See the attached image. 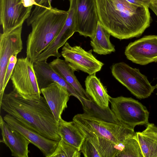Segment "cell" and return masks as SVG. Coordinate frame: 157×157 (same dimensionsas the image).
<instances>
[{
    "instance_id": "6da1fadb",
    "label": "cell",
    "mask_w": 157,
    "mask_h": 157,
    "mask_svg": "<svg viewBox=\"0 0 157 157\" xmlns=\"http://www.w3.org/2000/svg\"><path fill=\"white\" fill-rule=\"evenodd\" d=\"M99 20L111 35L120 40L141 36L150 25L149 8L127 0H95Z\"/></svg>"
},
{
    "instance_id": "7a4b0ae2",
    "label": "cell",
    "mask_w": 157,
    "mask_h": 157,
    "mask_svg": "<svg viewBox=\"0 0 157 157\" xmlns=\"http://www.w3.org/2000/svg\"><path fill=\"white\" fill-rule=\"evenodd\" d=\"M0 103L2 109L27 127L51 140L61 139L58 123L44 97L26 99L13 90L4 94Z\"/></svg>"
},
{
    "instance_id": "3957f363",
    "label": "cell",
    "mask_w": 157,
    "mask_h": 157,
    "mask_svg": "<svg viewBox=\"0 0 157 157\" xmlns=\"http://www.w3.org/2000/svg\"><path fill=\"white\" fill-rule=\"evenodd\" d=\"M68 11L43 6H36L27 19L32 30L26 41V57L33 62L58 36L65 23Z\"/></svg>"
},
{
    "instance_id": "277c9868",
    "label": "cell",
    "mask_w": 157,
    "mask_h": 157,
    "mask_svg": "<svg viewBox=\"0 0 157 157\" xmlns=\"http://www.w3.org/2000/svg\"><path fill=\"white\" fill-rule=\"evenodd\" d=\"M85 111L76 115L72 119L85 137L94 136L104 138L118 145L120 149L128 138L136 133L134 129L119 121L115 116L103 118L91 111Z\"/></svg>"
},
{
    "instance_id": "5b68a950",
    "label": "cell",
    "mask_w": 157,
    "mask_h": 157,
    "mask_svg": "<svg viewBox=\"0 0 157 157\" xmlns=\"http://www.w3.org/2000/svg\"><path fill=\"white\" fill-rule=\"evenodd\" d=\"M33 64L27 57L18 59L10 78L13 90L26 99L39 100L41 97Z\"/></svg>"
},
{
    "instance_id": "8992f818",
    "label": "cell",
    "mask_w": 157,
    "mask_h": 157,
    "mask_svg": "<svg viewBox=\"0 0 157 157\" xmlns=\"http://www.w3.org/2000/svg\"><path fill=\"white\" fill-rule=\"evenodd\" d=\"M111 110L121 123L134 129L138 125L148 123L149 112L140 102L132 98L110 97Z\"/></svg>"
},
{
    "instance_id": "52a82bcc",
    "label": "cell",
    "mask_w": 157,
    "mask_h": 157,
    "mask_svg": "<svg viewBox=\"0 0 157 157\" xmlns=\"http://www.w3.org/2000/svg\"><path fill=\"white\" fill-rule=\"evenodd\" d=\"M111 70L113 77L139 99L149 97L155 88L139 69L133 68L124 62L113 64Z\"/></svg>"
},
{
    "instance_id": "ba28073f",
    "label": "cell",
    "mask_w": 157,
    "mask_h": 157,
    "mask_svg": "<svg viewBox=\"0 0 157 157\" xmlns=\"http://www.w3.org/2000/svg\"><path fill=\"white\" fill-rule=\"evenodd\" d=\"M92 51H86L80 46H71L67 42L61 55L75 71L80 70L90 75L100 71L104 65L93 55Z\"/></svg>"
},
{
    "instance_id": "9c48e42d",
    "label": "cell",
    "mask_w": 157,
    "mask_h": 157,
    "mask_svg": "<svg viewBox=\"0 0 157 157\" xmlns=\"http://www.w3.org/2000/svg\"><path fill=\"white\" fill-rule=\"evenodd\" d=\"M22 25L3 32L0 36V101L3 95L2 89L5 72L9 59L17 55L23 49L21 39Z\"/></svg>"
},
{
    "instance_id": "30bf717a",
    "label": "cell",
    "mask_w": 157,
    "mask_h": 157,
    "mask_svg": "<svg viewBox=\"0 0 157 157\" xmlns=\"http://www.w3.org/2000/svg\"><path fill=\"white\" fill-rule=\"evenodd\" d=\"M124 54L128 59L140 65L157 62V35L145 36L130 42Z\"/></svg>"
},
{
    "instance_id": "8fae6325",
    "label": "cell",
    "mask_w": 157,
    "mask_h": 157,
    "mask_svg": "<svg viewBox=\"0 0 157 157\" xmlns=\"http://www.w3.org/2000/svg\"><path fill=\"white\" fill-rule=\"evenodd\" d=\"M33 6L26 7L21 0H0V24L3 32L20 25L29 16Z\"/></svg>"
},
{
    "instance_id": "7c38bea8",
    "label": "cell",
    "mask_w": 157,
    "mask_h": 157,
    "mask_svg": "<svg viewBox=\"0 0 157 157\" xmlns=\"http://www.w3.org/2000/svg\"><path fill=\"white\" fill-rule=\"evenodd\" d=\"M99 21L95 0H78L76 32L91 39Z\"/></svg>"
},
{
    "instance_id": "4fadbf2b",
    "label": "cell",
    "mask_w": 157,
    "mask_h": 157,
    "mask_svg": "<svg viewBox=\"0 0 157 157\" xmlns=\"http://www.w3.org/2000/svg\"><path fill=\"white\" fill-rule=\"evenodd\" d=\"M3 118L11 127L18 131L30 143L38 148L45 157H51L57 147L59 141L51 140L40 135L8 114H6Z\"/></svg>"
},
{
    "instance_id": "5bb4252c",
    "label": "cell",
    "mask_w": 157,
    "mask_h": 157,
    "mask_svg": "<svg viewBox=\"0 0 157 157\" xmlns=\"http://www.w3.org/2000/svg\"><path fill=\"white\" fill-rule=\"evenodd\" d=\"M0 127L2 139L0 142L5 144L10 150L12 156L15 157H28L29 141L18 131L13 128L1 115Z\"/></svg>"
},
{
    "instance_id": "9a60e30c",
    "label": "cell",
    "mask_w": 157,
    "mask_h": 157,
    "mask_svg": "<svg viewBox=\"0 0 157 157\" xmlns=\"http://www.w3.org/2000/svg\"><path fill=\"white\" fill-rule=\"evenodd\" d=\"M118 145L102 137L85 136L81 148L85 157H116L120 151Z\"/></svg>"
},
{
    "instance_id": "2e32d148",
    "label": "cell",
    "mask_w": 157,
    "mask_h": 157,
    "mask_svg": "<svg viewBox=\"0 0 157 157\" xmlns=\"http://www.w3.org/2000/svg\"><path fill=\"white\" fill-rule=\"evenodd\" d=\"M69 1L68 15L64 25L58 36L46 50V53L51 56L59 57L61 55L59 52V49L76 32L78 0Z\"/></svg>"
},
{
    "instance_id": "e0dca14e",
    "label": "cell",
    "mask_w": 157,
    "mask_h": 157,
    "mask_svg": "<svg viewBox=\"0 0 157 157\" xmlns=\"http://www.w3.org/2000/svg\"><path fill=\"white\" fill-rule=\"evenodd\" d=\"M41 93L58 123L62 114L66 108L71 95L67 90L56 82L40 90Z\"/></svg>"
},
{
    "instance_id": "ac0fdd59",
    "label": "cell",
    "mask_w": 157,
    "mask_h": 157,
    "mask_svg": "<svg viewBox=\"0 0 157 157\" xmlns=\"http://www.w3.org/2000/svg\"><path fill=\"white\" fill-rule=\"evenodd\" d=\"M54 70L77 91L83 99L82 105L88 100H92L91 97L83 88L74 74L75 70L65 60L59 58L54 59L50 63Z\"/></svg>"
},
{
    "instance_id": "d6986e66",
    "label": "cell",
    "mask_w": 157,
    "mask_h": 157,
    "mask_svg": "<svg viewBox=\"0 0 157 157\" xmlns=\"http://www.w3.org/2000/svg\"><path fill=\"white\" fill-rule=\"evenodd\" d=\"M85 82V90L94 103L101 108H109L110 96L108 94L106 88L96 76V74L89 75Z\"/></svg>"
},
{
    "instance_id": "ffe728a7",
    "label": "cell",
    "mask_w": 157,
    "mask_h": 157,
    "mask_svg": "<svg viewBox=\"0 0 157 157\" xmlns=\"http://www.w3.org/2000/svg\"><path fill=\"white\" fill-rule=\"evenodd\" d=\"M58 131L61 138L81 151L85 137L73 121L67 122L62 119L58 122Z\"/></svg>"
},
{
    "instance_id": "44dd1931",
    "label": "cell",
    "mask_w": 157,
    "mask_h": 157,
    "mask_svg": "<svg viewBox=\"0 0 157 157\" xmlns=\"http://www.w3.org/2000/svg\"><path fill=\"white\" fill-rule=\"evenodd\" d=\"M110 35L99 21L95 34L90 42L93 51L100 55H106L115 52V47L110 40Z\"/></svg>"
},
{
    "instance_id": "7402d4cb",
    "label": "cell",
    "mask_w": 157,
    "mask_h": 157,
    "mask_svg": "<svg viewBox=\"0 0 157 157\" xmlns=\"http://www.w3.org/2000/svg\"><path fill=\"white\" fill-rule=\"evenodd\" d=\"M47 61H36L33 64L34 69L40 90L52 82L57 83L61 77Z\"/></svg>"
},
{
    "instance_id": "603a6c76",
    "label": "cell",
    "mask_w": 157,
    "mask_h": 157,
    "mask_svg": "<svg viewBox=\"0 0 157 157\" xmlns=\"http://www.w3.org/2000/svg\"><path fill=\"white\" fill-rule=\"evenodd\" d=\"M136 133L143 157H157V139L142 132Z\"/></svg>"
},
{
    "instance_id": "cb8c5ba5",
    "label": "cell",
    "mask_w": 157,
    "mask_h": 157,
    "mask_svg": "<svg viewBox=\"0 0 157 157\" xmlns=\"http://www.w3.org/2000/svg\"><path fill=\"white\" fill-rule=\"evenodd\" d=\"M116 157H143L136 135L128 138L123 143Z\"/></svg>"
},
{
    "instance_id": "d4e9b609",
    "label": "cell",
    "mask_w": 157,
    "mask_h": 157,
    "mask_svg": "<svg viewBox=\"0 0 157 157\" xmlns=\"http://www.w3.org/2000/svg\"><path fill=\"white\" fill-rule=\"evenodd\" d=\"M81 152L78 148L61 138L51 157H80L81 155Z\"/></svg>"
},
{
    "instance_id": "484cf974",
    "label": "cell",
    "mask_w": 157,
    "mask_h": 157,
    "mask_svg": "<svg viewBox=\"0 0 157 157\" xmlns=\"http://www.w3.org/2000/svg\"><path fill=\"white\" fill-rule=\"evenodd\" d=\"M17 55L11 56L9 59L7 67L6 69L4 76V83L2 89V94L3 95L4 92L7 84L10 79L15 66L17 61Z\"/></svg>"
},
{
    "instance_id": "4316f807",
    "label": "cell",
    "mask_w": 157,
    "mask_h": 157,
    "mask_svg": "<svg viewBox=\"0 0 157 157\" xmlns=\"http://www.w3.org/2000/svg\"><path fill=\"white\" fill-rule=\"evenodd\" d=\"M146 128L142 132L157 139V126L153 123H148Z\"/></svg>"
},
{
    "instance_id": "83f0119b",
    "label": "cell",
    "mask_w": 157,
    "mask_h": 157,
    "mask_svg": "<svg viewBox=\"0 0 157 157\" xmlns=\"http://www.w3.org/2000/svg\"><path fill=\"white\" fill-rule=\"evenodd\" d=\"M22 3L24 6L26 7H28L33 6H41L36 3L35 0H21Z\"/></svg>"
},
{
    "instance_id": "f1b7e54d",
    "label": "cell",
    "mask_w": 157,
    "mask_h": 157,
    "mask_svg": "<svg viewBox=\"0 0 157 157\" xmlns=\"http://www.w3.org/2000/svg\"><path fill=\"white\" fill-rule=\"evenodd\" d=\"M150 8L157 17V0H152L148 6Z\"/></svg>"
},
{
    "instance_id": "f546056e",
    "label": "cell",
    "mask_w": 157,
    "mask_h": 157,
    "mask_svg": "<svg viewBox=\"0 0 157 157\" xmlns=\"http://www.w3.org/2000/svg\"><path fill=\"white\" fill-rule=\"evenodd\" d=\"M35 1L37 3L41 6H48V0H35Z\"/></svg>"
},
{
    "instance_id": "4dcf8cb0",
    "label": "cell",
    "mask_w": 157,
    "mask_h": 157,
    "mask_svg": "<svg viewBox=\"0 0 157 157\" xmlns=\"http://www.w3.org/2000/svg\"><path fill=\"white\" fill-rule=\"evenodd\" d=\"M129 2L140 6H144L143 4L136 0H127Z\"/></svg>"
},
{
    "instance_id": "1f68e13d",
    "label": "cell",
    "mask_w": 157,
    "mask_h": 157,
    "mask_svg": "<svg viewBox=\"0 0 157 157\" xmlns=\"http://www.w3.org/2000/svg\"><path fill=\"white\" fill-rule=\"evenodd\" d=\"M141 2L144 6L148 7V6L152 0H136Z\"/></svg>"
},
{
    "instance_id": "d6a6232c",
    "label": "cell",
    "mask_w": 157,
    "mask_h": 157,
    "mask_svg": "<svg viewBox=\"0 0 157 157\" xmlns=\"http://www.w3.org/2000/svg\"><path fill=\"white\" fill-rule=\"evenodd\" d=\"M52 0H48L47 6L49 7H52L51 5V2Z\"/></svg>"
},
{
    "instance_id": "836d02e7",
    "label": "cell",
    "mask_w": 157,
    "mask_h": 157,
    "mask_svg": "<svg viewBox=\"0 0 157 157\" xmlns=\"http://www.w3.org/2000/svg\"><path fill=\"white\" fill-rule=\"evenodd\" d=\"M156 87H157V85H156Z\"/></svg>"
}]
</instances>
